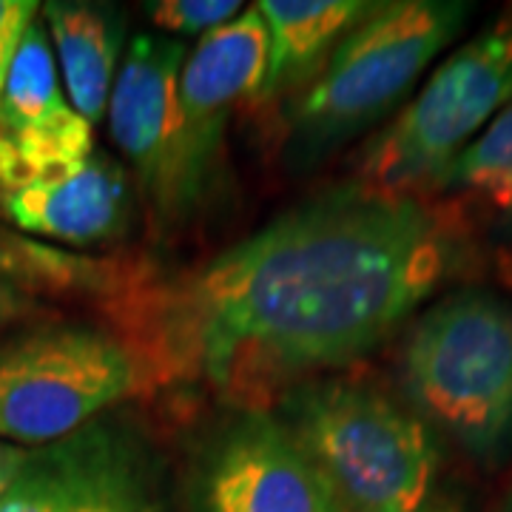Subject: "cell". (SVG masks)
I'll return each mask as SVG.
<instances>
[{"mask_svg": "<svg viewBox=\"0 0 512 512\" xmlns=\"http://www.w3.org/2000/svg\"><path fill=\"white\" fill-rule=\"evenodd\" d=\"M69 100L60 89L55 52L49 32L40 20H32L20 40L15 60L9 66L3 94H0V128H23L37 123Z\"/></svg>", "mask_w": 512, "mask_h": 512, "instance_id": "2e32d148", "label": "cell"}, {"mask_svg": "<svg viewBox=\"0 0 512 512\" xmlns=\"http://www.w3.org/2000/svg\"><path fill=\"white\" fill-rule=\"evenodd\" d=\"M35 0H0V94L9 66L15 60L20 40L26 35V29L32 26V20L40 15Z\"/></svg>", "mask_w": 512, "mask_h": 512, "instance_id": "ac0fdd59", "label": "cell"}, {"mask_svg": "<svg viewBox=\"0 0 512 512\" xmlns=\"http://www.w3.org/2000/svg\"><path fill=\"white\" fill-rule=\"evenodd\" d=\"M157 373L137 342L94 325H49L0 345V439L46 447L146 393Z\"/></svg>", "mask_w": 512, "mask_h": 512, "instance_id": "8992f818", "label": "cell"}, {"mask_svg": "<svg viewBox=\"0 0 512 512\" xmlns=\"http://www.w3.org/2000/svg\"><path fill=\"white\" fill-rule=\"evenodd\" d=\"M46 32L52 37L60 77L69 103L89 123L103 120L117 80L123 52V15L103 3L55 0L43 6Z\"/></svg>", "mask_w": 512, "mask_h": 512, "instance_id": "7c38bea8", "label": "cell"}, {"mask_svg": "<svg viewBox=\"0 0 512 512\" xmlns=\"http://www.w3.org/2000/svg\"><path fill=\"white\" fill-rule=\"evenodd\" d=\"M185 57L188 49L183 40L134 37L106 111L111 140L123 151L151 211L168 228L200 208L188 177L177 100Z\"/></svg>", "mask_w": 512, "mask_h": 512, "instance_id": "9c48e42d", "label": "cell"}, {"mask_svg": "<svg viewBox=\"0 0 512 512\" xmlns=\"http://www.w3.org/2000/svg\"><path fill=\"white\" fill-rule=\"evenodd\" d=\"M467 259L450 208L345 185L151 293L137 345L157 382L262 407L384 345Z\"/></svg>", "mask_w": 512, "mask_h": 512, "instance_id": "6da1fadb", "label": "cell"}, {"mask_svg": "<svg viewBox=\"0 0 512 512\" xmlns=\"http://www.w3.org/2000/svg\"><path fill=\"white\" fill-rule=\"evenodd\" d=\"M94 154V126L66 103L23 128H0V194L69 177Z\"/></svg>", "mask_w": 512, "mask_h": 512, "instance_id": "5bb4252c", "label": "cell"}, {"mask_svg": "<svg viewBox=\"0 0 512 512\" xmlns=\"http://www.w3.org/2000/svg\"><path fill=\"white\" fill-rule=\"evenodd\" d=\"M163 458L117 413L35 447L0 498V512H163Z\"/></svg>", "mask_w": 512, "mask_h": 512, "instance_id": "52a82bcc", "label": "cell"}, {"mask_svg": "<svg viewBox=\"0 0 512 512\" xmlns=\"http://www.w3.org/2000/svg\"><path fill=\"white\" fill-rule=\"evenodd\" d=\"M470 6L461 0L379 3L333 49L288 120L293 165L319 163L396 109L421 72L456 40Z\"/></svg>", "mask_w": 512, "mask_h": 512, "instance_id": "277c9868", "label": "cell"}, {"mask_svg": "<svg viewBox=\"0 0 512 512\" xmlns=\"http://www.w3.org/2000/svg\"><path fill=\"white\" fill-rule=\"evenodd\" d=\"M268 26L262 12H239L231 23L208 32L188 52L180 72L177 100L183 117L188 177L197 205L214 191L222 168L228 120L245 100L265 92Z\"/></svg>", "mask_w": 512, "mask_h": 512, "instance_id": "30bf717a", "label": "cell"}, {"mask_svg": "<svg viewBox=\"0 0 512 512\" xmlns=\"http://www.w3.org/2000/svg\"><path fill=\"white\" fill-rule=\"evenodd\" d=\"M3 262H6V256H3V251H0V265H3Z\"/></svg>", "mask_w": 512, "mask_h": 512, "instance_id": "603a6c76", "label": "cell"}, {"mask_svg": "<svg viewBox=\"0 0 512 512\" xmlns=\"http://www.w3.org/2000/svg\"><path fill=\"white\" fill-rule=\"evenodd\" d=\"M424 512H467V510H464L461 504H456V501H450V498H433Z\"/></svg>", "mask_w": 512, "mask_h": 512, "instance_id": "44dd1931", "label": "cell"}, {"mask_svg": "<svg viewBox=\"0 0 512 512\" xmlns=\"http://www.w3.org/2000/svg\"><path fill=\"white\" fill-rule=\"evenodd\" d=\"M345 512H424L436 498L439 439L407 404L353 379H311L276 402Z\"/></svg>", "mask_w": 512, "mask_h": 512, "instance_id": "7a4b0ae2", "label": "cell"}, {"mask_svg": "<svg viewBox=\"0 0 512 512\" xmlns=\"http://www.w3.org/2000/svg\"><path fill=\"white\" fill-rule=\"evenodd\" d=\"M379 3L367 0H259L268 26V77L262 97H276L313 80L333 49Z\"/></svg>", "mask_w": 512, "mask_h": 512, "instance_id": "4fadbf2b", "label": "cell"}, {"mask_svg": "<svg viewBox=\"0 0 512 512\" xmlns=\"http://www.w3.org/2000/svg\"><path fill=\"white\" fill-rule=\"evenodd\" d=\"M504 512H512V490H510V498H507V504H504Z\"/></svg>", "mask_w": 512, "mask_h": 512, "instance_id": "7402d4cb", "label": "cell"}, {"mask_svg": "<svg viewBox=\"0 0 512 512\" xmlns=\"http://www.w3.org/2000/svg\"><path fill=\"white\" fill-rule=\"evenodd\" d=\"M399 376L410 410L464 453L498 464L512 450V305L458 291L413 322Z\"/></svg>", "mask_w": 512, "mask_h": 512, "instance_id": "3957f363", "label": "cell"}, {"mask_svg": "<svg viewBox=\"0 0 512 512\" xmlns=\"http://www.w3.org/2000/svg\"><path fill=\"white\" fill-rule=\"evenodd\" d=\"M29 311V299L12 282L0 279V325L9 319H18L20 313Z\"/></svg>", "mask_w": 512, "mask_h": 512, "instance_id": "ffe728a7", "label": "cell"}, {"mask_svg": "<svg viewBox=\"0 0 512 512\" xmlns=\"http://www.w3.org/2000/svg\"><path fill=\"white\" fill-rule=\"evenodd\" d=\"M242 3L237 0H154L146 3V15L168 35L205 37L237 18Z\"/></svg>", "mask_w": 512, "mask_h": 512, "instance_id": "e0dca14e", "label": "cell"}, {"mask_svg": "<svg viewBox=\"0 0 512 512\" xmlns=\"http://www.w3.org/2000/svg\"><path fill=\"white\" fill-rule=\"evenodd\" d=\"M433 194L512 222V103L447 165Z\"/></svg>", "mask_w": 512, "mask_h": 512, "instance_id": "9a60e30c", "label": "cell"}, {"mask_svg": "<svg viewBox=\"0 0 512 512\" xmlns=\"http://www.w3.org/2000/svg\"><path fill=\"white\" fill-rule=\"evenodd\" d=\"M29 456H32V447L0 441V498L12 487V481L20 476V470L29 461Z\"/></svg>", "mask_w": 512, "mask_h": 512, "instance_id": "d6986e66", "label": "cell"}, {"mask_svg": "<svg viewBox=\"0 0 512 512\" xmlns=\"http://www.w3.org/2000/svg\"><path fill=\"white\" fill-rule=\"evenodd\" d=\"M512 103V9L441 63L362 151L356 180L393 197H430L464 148Z\"/></svg>", "mask_w": 512, "mask_h": 512, "instance_id": "5b68a950", "label": "cell"}, {"mask_svg": "<svg viewBox=\"0 0 512 512\" xmlns=\"http://www.w3.org/2000/svg\"><path fill=\"white\" fill-rule=\"evenodd\" d=\"M6 220L35 237L66 245H106L120 239L134 217L126 168L97 154L69 177L3 194Z\"/></svg>", "mask_w": 512, "mask_h": 512, "instance_id": "8fae6325", "label": "cell"}, {"mask_svg": "<svg viewBox=\"0 0 512 512\" xmlns=\"http://www.w3.org/2000/svg\"><path fill=\"white\" fill-rule=\"evenodd\" d=\"M194 512H345L291 430L268 407H239L200 441Z\"/></svg>", "mask_w": 512, "mask_h": 512, "instance_id": "ba28073f", "label": "cell"}]
</instances>
